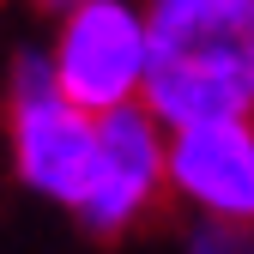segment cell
Returning <instances> with one entry per match:
<instances>
[{"label":"cell","mask_w":254,"mask_h":254,"mask_svg":"<svg viewBox=\"0 0 254 254\" xmlns=\"http://www.w3.org/2000/svg\"><path fill=\"white\" fill-rule=\"evenodd\" d=\"M55 73L85 109H121L145 97V0H79L55 18Z\"/></svg>","instance_id":"277c9868"},{"label":"cell","mask_w":254,"mask_h":254,"mask_svg":"<svg viewBox=\"0 0 254 254\" xmlns=\"http://www.w3.org/2000/svg\"><path fill=\"white\" fill-rule=\"evenodd\" d=\"M182 248H200V254H248L254 248V224L194 212V230H182Z\"/></svg>","instance_id":"8992f818"},{"label":"cell","mask_w":254,"mask_h":254,"mask_svg":"<svg viewBox=\"0 0 254 254\" xmlns=\"http://www.w3.org/2000/svg\"><path fill=\"white\" fill-rule=\"evenodd\" d=\"M30 6H37L43 18H61V12H67V6H79V0H30Z\"/></svg>","instance_id":"52a82bcc"},{"label":"cell","mask_w":254,"mask_h":254,"mask_svg":"<svg viewBox=\"0 0 254 254\" xmlns=\"http://www.w3.org/2000/svg\"><path fill=\"white\" fill-rule=\"evenodd\" d=\"M145 109L164 127L254 115V0H145Z\"/></svg>","instance_id":"6da1fadb"},{"label":"cell","mask_w":254,"mask_h":254,"mask_svg":"<svg viewBox=\"0 0 254 254\" xmlns=\"http://www.w3.org/2000/svg\"><path fill=\"white\" fill-rule=\"evenodd\" d=\"M170 194V127L145 103H121L97 115V170L73 224L91 242H121L145 224V212Z\"/></svg>","instance_id":"3957f363"},{"label":"cell","mask_w":254,"mask_h":254,"mask_svg":"<svg viewBox=\"0 0 254 254\" xmlns=\"http://www.w3.org/2000/svg\"><path fill=\"white\" fill-rule=\"evenodd\" d=\"M170 200L254 224V115L170 127Z\"/></svg>","instance_id":"5b68a950"},{"label":"cell","mask_w":254,"mask_h":254,"mask_svg":"<svg viewBox=\"0 0 254 254\" xmlns=\"http://www.w3.org/2000/svg\"><path fill=\"white\" fill-rule=\"evenodd\" d=\"M6 145L24 194L79 212L97 170V109L67 97L55 73V49L43 43H24L6 61Z\"/></svg>","instance_id":"7a4b0ae2"}]
</instances>
